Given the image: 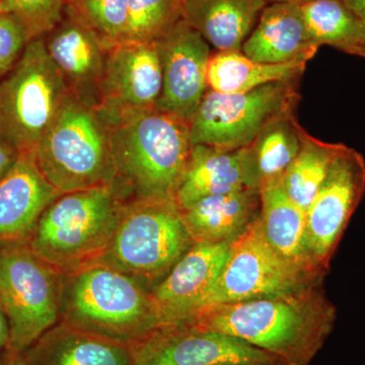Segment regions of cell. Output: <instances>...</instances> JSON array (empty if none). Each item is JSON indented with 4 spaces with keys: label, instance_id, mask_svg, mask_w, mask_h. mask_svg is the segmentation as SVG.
<instances>
[{
    "label": "cell",
    "instance_id": "9",
    "mask_svg": "<svg viewBox=\"0 0 365 365\" xmlns=\"http://www.w3.org/2000/svg\"><path fill=\"white\" fill-rule=\"evenodd\" d=\"M324 279L281 256L269 244L258 218L232 241L222 273L200 313L220 304L292 294L323 284Z\"/></svg>",
    "mask_w": 365,
    "mask_h": 365
},
{
    "label": "cell",
    "instance_id": "33",
    "mask_svg": "<svg viewBox=\"0 0 365 365\" xmlns=\"http://www.w3.org/2000/svg\"><path fill=\"white\" fill-rule=\"evenodd\" d=\"M0 365H30L23 352L6 349L0 352Z\"/></svg>",
    "mask_w": 365,
    "mask_h": 365
},
{
    "label": "cell",
    "instance_id": "26",
    "mask_svg": "<svg viewBox=\"0 0 365 365\" xmlns=\"http://www.w3.org/2000/svg\"><path fill=\"white\" fill-rule=\"evenodd\" d=\"M304 128L295 111L275 118L260 132L253 143L255 158L260 178V189L280 185L302 145Z\"/></svg>",
    "mask_w": 365,
    "mask_h": 365
},
{
    "label": "cell",
    "instance_id": "28",
    "mask_svg": "<svg viewBox=\"0 0 365 365\" xmlns=\"http://www.w3.org/2000/svg\"><path fill=\"white\" fill-rule=\"evenodd\" d=\"M184 0H129L128 20L120 43H153L182 18Z\"/></svg>",
    "mask_w": 365,
    "mask_h": 365
},
{
    "label": "cell",
    "instance_id": "29",
    "mask_svg": "<svg viewBox=\"0 0 365 365\" xmlns=\"http://www.w3.org/2000/svg\"><path fill=\"white\" fill-rule=\"evenodd\" d=\"M69 4L109 49L119 44L128 20L129 0H73Z\"/></svg>",
    "mask_w": 365,
    "mask_h": 365
},
{
    "label": "cell",
    "instance_id": "5",
    "mask_svg": "<svg viewBox=\"0 0 365 365\" xmlns=\"http://www.w3.org/2000/svg\"><path fill=\"white\" fill-rule=\"evenodd\" d=\"M34 155L43 176L59 194L113 186L116 181L109 129L95 110L71 95Z\"/></svg>",
    "mask_w": 365,
    "mask_h": 365
},
{
    "label": "cell",
    "instance_id": "11",
    "mask_svg": "<svg viewBox=\"0 0 365 365\" xmlns=\"http://www.w3.org/2000/svg\"><path fill=\"white\" fill-rule=\"evenodd\" d=\"M365 193V160L343 143L306 210L307 249L321 272L328 273L336 250Z\"/></svg>",
    "mask_w": 365,
    "mask_h": 365
},
{
    "label": "cell",
    "instance_id": "21",
    "mask_svg": "<svg viewBox=\"0 0 365 365\" xmlns=\"http://www.w3.org/2000/svg\"><path fill=\"white\" fill-rule=\"evenodd\" d=\"M260 211L261 190L247 189L205 197L181 212L194 242H222L240 237Z\"/></svg>",
    "mask_w": 365,
    "mask_h": 365
},
{
    "label": "cell",
    "instance_id": "22",
    "mask_svg": "<svg viewBox=\"0 0 365 365\" xmlns=\"http://www.w3.org/2000/svg\"><path fill=\"white\" fill-rule=\"evenodd\" d=\"M267 0H184L182 20L215 51L242 50Z\"/></svg>",
    "mask_w": 365,
    "mask_h": 365
},
{
    "label": "cell",
    "instance_id": "14",
    "mask_svg": "<svg viewBox=\"0 0 365 365\" xmlns=\"http://www.w3.org/2000/svg\"><path fill=\"white\" fill-rule=\"evenodd\" d=\"M163 91L158 109L190 122L207 93L212 50L196 30L179 21L158 41Z\"/></svg>",
    "mask_w": 365,
    "mask_h": 365
},
{
    "label": "cell",
    "instance_id": "10",
    "mask_svg": "<svg viewBox=\"0 0 365 365\" xmlns=\"http://www.w3.org/2000/svg\"><path fill=\"white\" fill-rule=\"evenodd\" d=\"M299 81L269 83L242 93L208 90L189 122L192 144L223 150L251 145L272 120L295 111Z\"/></svg>",
    "mask_w": 365,
    "mask_h": 365
},
{
    "label": "cell",
    "instance_id": "30",
    "mask_svg": "<svg viewBox=\"0 0 365 365\" xmlns=\"http://www.w3.org/2000/svg\"><path fill=\"white\" fill-rule=\"evenodd\" d=\"M7 14L25 26L31 40L44 37L63 16L67 0H2Z\"/></svg>",
    "mask_w": 365,
    "mask_h": 365
},
{
    "label": "cell",
    "instance_id": "25",
    "mask_svg": "<svg viewBox=\"0 0 365 365\" xmlns=\"http://www.w3.org/2000/svg\"><path fill=\"white\" fill-rule=\"evenodd\" d=\"M300 6L317 47L328 45L365 59V21L344 0H314Z\"/></svg>",
    "mask_w": 365,
    "mask_h": 365
},
{
    "label": "cell",
    "instance_id": "38",
    "mask_svg": "<svg viewBox=\"0 0 365 365\" xmlns=\"http://www.w3.org/2000/svg\"><path fill=\"white\" fill-rule=\"evenodd\" d=\"M73 0H67V4H69V2H72Z\"/></svg>",
    "mask_w": 365,
    "mask_h": 365
},
{
    "label": "cell",
    "instance_id": "27",
    "mask_svg": "<svg viewBox=\"0 0 365 365\" xmlns=\"http://www.w3.org/2000/svg\"><path fill=\"white\" fill-rule=\"evenodd\" d=\"M337 148L338 143H325L302 130L299 153L285 173L281 186L304 211L325 180Z\"/></svg>",
    "mask_w": 365,
    "mask_h": 365
},
{
    "label": "cell",
    "instance_id": "7",
    "mask_svg": "<svg viewBox=\"0 0 365 365\" xmlns=\"http://www.w3.org/2000/svg\"><path fill=\"white\" fill-rule=\"evenodd\" d=\"M71 96L47 51L35 38L0 81V137L20 151H34Z\"/></svg>",
    "mask_w": 365,
    "mask_h": 365
},
{
    "label": "cell",
    "instance_id": "16",
    "mask_svg": "<svg viewBox=\"0 0 365 365\" xmlns=\"http://www.w3.org/2000/svg\"><path fill=\"white\" fill-rule=\"evenodd\" d=\"M232 242H195L151 290L163 325L186 323L200 313L222 273Z\"/></svg>",
    "mask_w": 365,
    "mask_h": 365
},
{
    "label": "cell",
    "instance_id": "36",
    "mask_svg": "<svg viewBox=\"0 0 365 365\" xmlns=\"http://www.w3.org/2000/svg\"><path fill=\"white\" fill-rule=\"evenodd\" d=\"M268 4L270 2H288V4H307V2L314 1V0H267Z\"/></svg>",
    "mask_w": 365,
    "mask_h": 365
},
{
    "label": "cell",
    "instance_id": "3",
    "mask_svg": "<svg viewBox=\"0 0 365 365\" xmlns=\"http://www.w3.org/2000/svg\"><path fill=\"white\" fill-rule=\"evenodd\" d=\"M59 322L128 346L163 326L150 292L103 262L64 274Z\"/></svg>",
    "mask_w": 365,
    "mask_h": 365
},
{
    "label": "cell",
    "instance_id": "17",
    "mask_svg": "<svg viewBox=\"0 0 365 365\" xmlns=\"http://www.w3.org/2000/svg\"><path fill=\"white\" fill-rule=\"evenodd\" d=\"M247 189H260V178L251 145L223 150L192 144L188 165L175 201L182 210L205 197Z\"/></svg>",
    "mask_w": 365,
    "mask_h": 365
},
{
    "label": "cell",
    "instance_id": "8",
    "mask_svg": "<svg viewBox=\"0 0 365 365\" xmlns=\"http://www.w3.org/2000/svg\"><path fill=\"white\" fill-rule=\"evenodd\" d=\"M62 283L63 274L28 242L0 244V309L11 331L7 349L25 351L58 323Z\"/></svg>",
    "mask_w": 365,
    "mask_h": 365
},
{
    "label": "cell",
    "instance_id": "12",
    "mask_svg": "<svg viewBox=\"0 0 365 365\" xmlns=\"http://www.w3.org/2000/svg\"><path fill=\"white\" fill-rule=\"evenodd\" d=\"M162 91L158 42L119 43L108 50L95 111L112 129L157 110Z\"/></svg>",
    "mask_w": 365,
    "mask_h": 365
},
{
    "label": "cell",
    "instance_id": "31",
    "mask_svg": "<svg viewBox=\"0 0 365 365\" xmlns=\"http://www.w3.org/2000/svg\"><path fill=\"white\" fill-rule=\"evenodd\" d=\"M31 38L25 26L11 14L0 16V78L18 63Z\"/></svg>",
    "mask_w": 365,
    "mask_h": 365
},
{
    "label": "cell",
    "instance_id": "20",
    "mask_svg": "<svg viewBox=\"0 0 365 365\" xmlns=\"http://www.w3.org/2000/svg\"><path fill=\"white\" fill-rule=\"evenodd\" d=\"M23 353L30 365H133L130 346L61 322Z\"/></svg>",
    "mask_w": 365,
    "mask_h": 365
},
{
    "label": "cell",
    "instance_id": "1",
    "mask_svg": "<svg viewBox=\"0 0 365 365\" xmlns=\"http://www.w3.org/2000/svg\"><path fill=\"white\" fill-rule=\"evenodd\" d=\"M336 319L337 309L319 284L279 297L209 307L190 322L245 341L281 365H311L332 334Z\"/></svg>",
    "mask_w": 365,
    "mask_h": 365
},
{
    "label": "cell",
    "instance_id": "24",
    "mask_svg": "<svg viewBox=\"0 0 365 365\" xmlns=\"http://www.w3.org/2000/svg\"><path fill=\"white\" fill-rule=\"evenodd\" d=\"M307 61L268 64L249 58L242 50L215 51L207 69L208 90L220 93H248L269 83L299 79Z\"/></svg>",
    "mask_w": 365,
    "mask_h": 365
},
{
    "label": "cell",
    "instance_id": "18",
    "mask_svg": "<svg viewBox=\"0 0 365 365\" xmlns=\"http://www.w3.org/2000/svg\"><path fill=\"white\" fill-rule=\"evenodd\" d=\"M58 195L41 173L34 151H21L0 180V244L28 242L43 211Z\"/></svg>",
    "mask_w": 365,
    "mask_h": 365
},
{
    "label": "cell",
    "instance_id": "32",
    "mask_svg": "<svg viewBox=\"0 0 365 365\" xmlns=\"http://www.w3.org/2000/svg\"><path fill=\"white\" fill-rule=\"evenodd\" d=\"M21 151L0 137V180L6 177L20 157Z\"/></svg>",
    "mask_w": 365,
    "mask_h": 365
},
{
    "label": "cell",
    "instance_id": "6",
    "mask_svg": "<svg viewBox=\"0 0 365 365\" xmlns=\"http://www.w3.org/2000/svg\"><path fill=\"white\" fill-rule=\"evenodd\" d=\"M194 244L176 201H125L111 244L98 262L151 292Z\"/></svg>",
    "mask_w": 365,
    "mask_h": 365
},
{
    "label": "cell",
    "instance_id": "2",
    "mask_svg": "<svg viewBox=\"0 0 365 365\" xmlns=\"http://www.w3.org/2000/svg\"><path fill=\"white\" fill-rule=\"evenodd\" d=\"M116 181L125 201L172 200L191 153L188 122L155 111L109 129Z\"/></svg>",
    "mask_w": 365,
    "mask_h": 365
},
{
    "label": "cell",
    "instance_id": "34",
    "mask_svg": "<svg viewBox=\"0 0 365 365\" xmlns=\"http://www.w3.org/2000/svg\"><path fill=\"white\" fill-rule=\"evenodd\" d=\"M11 341L9 321L4 311L0 309V352L7 349Z\"/></svg>",
    "mask_w": 365,
    "mask_h": 365
},
{
    "label": "cell",
    "instance_id": "35",
    "mask_svg": "<svg viewBox=\"0 0 365 365\" xmlns=\"http://www.w3.org/2000/svg\"><path fill=\"white\" fill-rule=\"evenodd\" d=\"M344 1L365 21V0H344Z\"/></svg>",
    "mask_w": 365,
    "mask_h": 365
},
{
    "label": "cell",
    "instance_id": "19",
    "mask_svg": "<svg viewBox=\"0 0 365 365\" xmlns=\"http://www.w3.org/2000/svg\"><path fill=\"white\" fill-rule=\"evenodd\" d=\"M319 48L312 42L300 4L270 2L242 44L249 58L268 64L314 58Z\"/></svg>",
    "mask_w": 365,
    "mask_h": 365
},
{
    "label": "cell",
    "instance_id": "23",
    "mask_svg": "<svg viewBox=\"0 0 365 365\" xmlns=\"http://www.w3.org/2000/svg\"><path fill=\"white\" fill-rule=\"evenodd\" d=\"M259 220L269 244L281 256L307 272L326 277L307 252L306 211L287 195L281 184L261 189Z\"/></svg>",
    "mask_w": 365,
    "mask_h": 365
},
{
    "label": "cell",
    "instance_id": "13",
    "mask_svg": "<svg viewBox=\"0 0 365 365\" xmlns=\"http://www.w3.org/2000/svg\"><path fill=\"white\" fill-rule=\"evenodd\" d=\"M130 348L133 365H281L245 341L192 322L160 326Z\"/></svg>",
    "mask_w": 365,
    "mask_h": 365
},
{
    "label": "cell",
    "instance_id": "15",
    "mask_svg": "<svg viewBox=\"0 0 365 365\" xmlns=\"http://www.w3.org/2000/svg\"><path fill=\"white\" fill-rule=\"evenodd\" d=\"M45 43L69 93L95 110L109 48L69 4Z\"/></svg>",
    "mask_w": 365,
    "mask_h": 365
},
{
    "label": "cell",
    "instance_id": "37",
    "mask_svg": "<svg viewBox=\"0 0 365 365\" xmlns=\"http://www.w3.org/2000/svg\"><path fill=\"white\" fill-rule=\"evenodd\" d=\"M4 14H6V7H4V1L0 0V16H2Z\"/></svg>",
    "mask_w": 365,
    "mask_h": 365
},
{
    "label": "cell",
    "instance_id": "4",
    "mask_svg": "<svg viewBox=\"0 0 365 365\" xmlns=\"http://www.w3.org/2000/svg\"><path fill=\"white\" fill-rule=\"evenodd\" d=\"M124 203L113 186L59 194L43 211L26 242L60 273L74 272L103 258Z\"/></svg>",
    "mask_w": 365,
    "mask_h": 365
}]
</instances>
